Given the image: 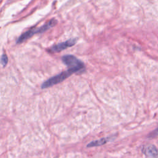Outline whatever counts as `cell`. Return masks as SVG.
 <instances>
[{"instance_id":"obj_1","label":"cell","mask_w":158,"mask_h":158,"mask_svg":"<svg viewBox=\"0 0 158 158\" xmlns=\"http://www.w3.org/2000/svg\"><path fill=\"white\" fill-rule=\"evenodd\" d=\"M56 23H57L56 20L54 19H52L50 20L49 22H48L45 25H43V26H41V27H39L38 28H31L29 30H28L27 31H26V32L23 33V34H22L19 37V38L17 40V43H18V44L22 43L24 41L27 40L28 38H30L33 35L44 32L45 31L48 30L50 28H51V27H54V25H56Z\"/></svg>"},{"instance_id":"obj_2","label":"cell","mask_w":158,"mask_h":158,"mask_svg":"<svg viewBox=\"0 0 158 158\" xmlns=\"http://www.w3.org/2000/svg\"><path fill=\"white\" fill-rule=\"evenodd\" d=\"M77 72H78L75 69H68L67 70L62 72L59 73L58 75H56L49 78L44 82H43V84L41 85V88H43V89L47 88L48 87H51L53 85H55L57 83H59L63 81L64 80H65L67 78H68L69 76H70L73 73H77Z\"/></svg>"},{"instance_id":"obj_3","label":"cell","mask_w":158,"mask_h":158,"mask_svg":"<svg viewBox=\"0 0 158 158\" xmlns=\"http://www.w3.org/2000/svg\"><path fill=\"white\" fill-rule=\"evenodd\" d=\"M62 60L69 69H75L78 72L83 71L85 69L84 64L73 55H65L62 57Z\"/></svg>"},{"instance_id":"obj_4","label":"cell","mask_w":158,"mask_h":158,"mask_svg":"<svg viewBox=\"0 0 158 158\" xmlns=\"http://www.w3.org/2000/svg\"><path fill=\"white\" fill-rule=\"evenodd\" d=\"M77 40L76 39H70L64 42L59 43L54 46H52L49 51L51 52H60L66 48L73 46L76 43Z\"/></svg>"},{"instance_id":"obj_5","label":"cell","mask_w":158,"mask_h":158,"mask_svg":"<svg viewBox=\"0 0 158 158\" xmlns=\"http://www.w3.org/2000/svg\"><path fill=\"white\" fill-rule=\"evenodd\" d=\"M142 152L147 156L151 157H158V150L153 145L144 146L142 148Z\"/></svg>"},{"instance_id":"obj_6","label":"cell","mask_w":158,"mask_h":158,"mask_svg":"<svg viewBox=\"0 0 158 158\" xmlns=\"http://www.w3.org/2000/svg\"><path fill=\"white\" fill-rule=\"evenodd\" d=\"M109 138H102L99 139L92 141L87 144V147L91 148V147L102 146L103 144H105L107 141H109Z\"/></svg>"},{"instance_id":"obj_7","label":"cell","mask_w":158,"mask_h":158,"mask_svg":"<svg viewBox=\"0 0 158 158\" xmlns=\"http://www.w3.org/2000/svg\"><path fill=\"white\" fill-rule=\"evenodd\" d=\"M7 62H8V58H7V56L5 54H2V56L1 57V64H2V65L4 67L6 66L7 63Z\"/></svg>"},{"instance_id":"obj_8","label":"cell","mask_w":158,"mask_h":158,"mask_svg":"<svg viewBox=\"0 0 158 158\" xmlns=\"http://www.w3.org/2000/svg\"><path fill=\"white\" fill-rule=\"evenodd\" d=\"M157 135H158V128L157 129H156L155 130H154L152 132H151L149 136L150 138H154L155 136H157Z\"/></svg>"}]
</instances>
